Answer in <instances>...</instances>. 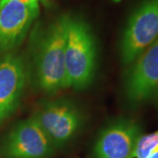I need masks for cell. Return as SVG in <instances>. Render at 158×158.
Wrapping results in <instances>:
<instances>
[{
	"label": "cell",
	"mask_w": 158,
	"mask_h": 158,
	"mask_svg": "<svg viewBox=\"0 0 158 158\" xmlns=\"http://www.w3.org/2000/svg\"><path fill=\"white\" fill-rule=\"evenodd\" d=\"M65 33L66 14H63L33 34L27 76L34 88L45 94H56L69 87Z\"/></svg>",
	"instance_id": "6da1fadb"
},
{
	"label": "cell",
	"mask_w": 158,
	"mask_h": 158,
	"mask_svg": "<svg viewBox=\"0 0 158 158\" xmlns=\"http://www.w3.org/2000/svg\"><path fill=\"white\" fill-rule=\"evenodd\" d=\"M141 127L135 120L119 118L101 130L97 138L94 158H134Z\"/></svg>",
	"instance_id": "ba28073f"
},
{
	"label": "cell",
	"mask_w": 158,
	"mask_h": 158,
	"mask_svg": "<svg viewBox=\"0 0 158 158\" xmlns=\"http://www.w3.org/2000/svg\"><path fill=\"white\" fill-rule=\"evenodd\" d=\"M31 117L56 149L65 147L72 141L84 123V116L77 105L63 98L41 101Z\"/></svg>",
	"instance_id": "3957f363"
},
{
	"label": "cell",
	"mask_w": 158,
	"mask_h": 158,
	"mask_svg": "<svg viewBox=\"0 0 158 158\" xmlns=\"http://www.w3.org/2000/svg\"><path fill=\"white\" fill-rule=\"evenodd\" d=\"M56 150L32 117L17 123L0 142L1 158H50Z\"/></svg>",
	"instance_id": "5b68a950"
},
{
	"label": "cell",
	"mask_w": 158,
	"mask_h": 158,
	"mask_svg": "<svg viewBox=\"0 0 158 158\" xmlns=\"http://www.w3.org/2000/svg\"><path fill=\"white\" fill-rule=\"evenodd\" d=\"M158 38V0H144L130 16L119 45L121 62L130 65Z\"/></svg>",
	"instance_id": "277c9868"
},
{
	"label": "cell",
	"mask_w": 158,
	"mask_h": 158,
	"mask_svg": "<svg viewBox=\"0 0 158 158\" xmlns=\"http://www.w3.org/2000/svg\"><path fill=\"white\" fill-rule=\"evenodd\" d=\"M130 65L125 80V95L129 102L138 104L158 91V38Z\"/></svg>",
	"instance_id": "8992f818"
},
{
	"label": "cell",
	"mask_w": 158,
	"mask_h": 158,
	"mask_svg": "<svg viewBox=\"0 0 158 158\" xmlns=\"http://www.w3.org/2000/svg\"><path fill=\"white\" fill-rule=\"evenodd\" d=\"M148 158H158V146L150 153V155L148 156Z\"/></svg>",
	"instance_id": "7c38bea8"
},
{
	"label": "cell",
	"mask_w": 158,
	"mask_h": 158,
	"mask_svg": "<svg viewBox=\"0 0 158 158\" xmlns=\"http://www.w3.org/2000/svg\"><path fill=\"white\" fill-rule=\"evenodd\" d=\"M156 102H157V106H158V91L156 92Z\"/></svg>",
	"instance_id": "4fadbf2b"
},
{
	"label": "cell",
	"mask_w": 158,
	"mask_h": 158,
	"mask_svg": "<svg viewBox=\"0 0 158 158\" xmlns=\"http://www.w3.org/2000/svg\"><path fill=\"white\" fill-rule=\"evenodd\" d=\"M28 78L27 62L14 51L0 56V126L15 113Z\"/></svg>",
	"instance_id": "52a82bcc"
},
{
	"label": "cell",
	"mask_w": 158,
	"mask_h": 158,
	"mask_svg": "<svg viewBox=\"0 0 158 158\" xmlns=\"http://www.w3.org/2000/svg\"><path fill=\"white\" fill-rule=\"evenodd\" d=\"M65 69L69 87L82 90L93 82L97 44L90 25L77 15L66 14Z\"/></svg>",
	"instance_id": "7a4b0ae2"
},
{
	"label": "cell",
	"mask_w": 158,
	"mask_h": 158,
	"mask_svg": "<svg viewBox=\"0 0 158 158\" xmlns=\"http://www.w3.org/2000/svg\"><path fill=\"white\" fill-rule=\"evenodd\" d=\"M157 146L158 130L148 135H141L136 144L134 158H148Z\"/></svg>",
	"instance_id": "30bf717a"
},
{
	"label": "cell",
	"mask_w": 158,
	"mask_h": 158,
	"mask_svg": "<svg viewBox=\"0 0 158 158\" xmlns=\"http://www.w3.org/2000/svg\"><path fill=\"white\" fill-rule=\"evenodd\" d=\"M39 11V7L18 0H0V54L11 52L21 44Z\"/></svg>",
	"instance_id": "9c48e42d"
},
{
	"label": "cell",
	"mask_w": 158,
	"mask_h": 158,
	"mask_svg": "<svg viewBox=\"0 0 158 158\" xmlns=\"http://www.w3.org/2000/svg\"><path fill=\"white\" fill-rule=\"evenodd\" d=\"M39 1H41V2H45V1H47V0H39Z\"/></svg>",
	"instance_id": "5bb4252c"
},
{
	"label": "cell",
	"mask_w": 158,
	"mask_h": 158,
	"mask_svg": "<svg viewBox=\"0 0 158 158\" xmlns=\"http://www.w3.org/2000/svg\"><path fill=\"white\" fill-rule=\"evenodd\" d=\"M23 4L33 7H39V0H18Z\"/></svg>",
	"instance_id": "8fae6325"
}]
</instances>
